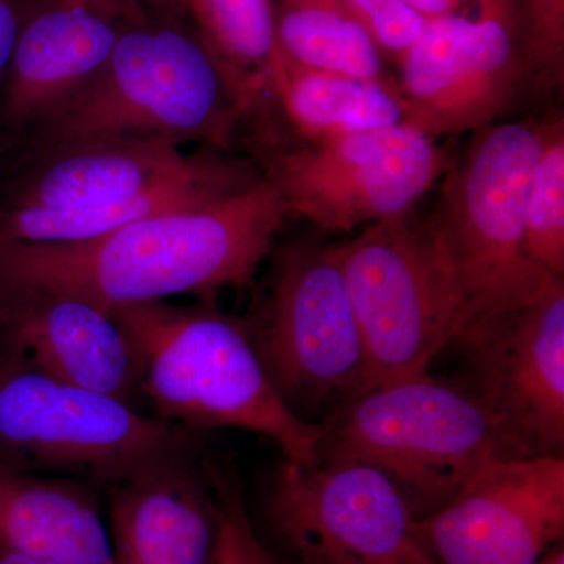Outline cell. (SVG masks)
<instances>
[{
    "mask_svg": "<svg viewBox=\"0 0 564 564\" xmlns=\"http://www.w3.org/2000/svg\"><path fill=\"white\" fill-rule=\"evenodd\" d=\"M477 17L426 21L397 66L404 126L430 139L474 133L532 85L513 0H478Z\"/></svg>",
    "mask_w": 564,
    "mask_h": 564,
    "instance_id": "obj_10",
    "label": "cell"
},
{
    "mask_svg": "<svg viewBox=\"0 0 564 564\" xmlns=\"http://www.w3.org/2000/svg\"><path fill=\"white\" fill-rule=\"evenodd\" d=\"M278 110L304 143L403 124L397 82L299 65L281 52L274 70Z\"/></svg>",
    "mask_w": 564,
    "mask_h": 564,
    "instance_id": "obj_21",
    "label": "cell"
},
{
    "mask_svg": "<svg viewBox=\"0 0 564 564\" xmlns=\"http://www.w3.org/2000/svg\"><path fill=\"white\" fill-rule=\"evenodd\" d=\"M543 139L544 122H496L474 132L445 172L432 217L462 293V333L532 306L564 281L525 250L527 187Z\"/></svg>",
    "mask_w": 564,
    "mask_h": 564,
    "instance_id": "obj_5",
    "label": "cell"
},
{
    "mask_svg": "<svg viewBox=\"0 0 564 564\" xmlns=\"http://www.w3.org/2000/svg\"><path fill=\"white\" fill-rule=\"evenodd\" d=\"M525 250L534 263L564 278V122L544 121L524 204Z\"/></svg>",
    "mask_w": 564,
    "mask_h": 564,
    "instance_id": "obj_23",
    "label": "cell"
},
{
    "mask_svg": "<svg viewBox=\"0 0 564 564\" xmlns=\"http://www.w3.org/2000/svg\"><path fill=\"white\" fill-rule=\"evenodd\" d=\"M288 209L263 176L250 187L176 207L82 242H0V281L76 296L110 314L193 295L215 303L247 288L274 247Z\"/></svg>",
    "mask_w": 564,
    "mask_h": 564,
    "instance_id": "obj_1",
    "label": "cell"
},
{
    "mask_svg": "<svg viewBox=\"0 0 564 564\" xmlns=\"http://www.w3.org/2000/svg\"><path fill=\"white\" fill-rule=\"evenodd\" d=\"M269 507L291 545H326L352 564H437L406 497L369 464L282 463Z\"/></svg>",
    "mask_w": 564,
    "mask_h": 564,
    "instance_id": "obj_12",
    "label": "cell"
},
{
    "mask_svg": "<svg viewBox=\"0 0 564 564\" xmlns=\"http://www.w3.org/2000/svg\"><path fill=\"white\" fill-rule=\"evenodd\" d=\"M242 128L239 107L191 22L161 17L129 22L102 69L28 140L33 152L101 137L232 152Z\"/></svg>",
    "mask_w": 564,
    "mask_h": 564,
    "instance_id": "obj_3",
    "label": "cell"
},
{
    "mask_svg": "<svg viewBox=\"0 0 564 564\" xmlns=\"http://www.w3.org/2000/svg\"><path fill=\"white\" fill-rule=\"evenodd\" d=\"M0 355L139 410L147 404L124 333L76 296L0 281Z\"/></svg>",
    "mask_w": 564,
    "mask_h": 564,
    "instance_id": "obj_14",
    "label": "cell"
},
{
    "mask_svg": "<svg viewBox=\"0 0 564 564\" xmlns=\"http://www.w3.org/2000/svg\"><path fill=\"white\" fill-rule=\"evenodd\" d=\"M532 85L562 87L564 0H513Z\"/></svg>",
    "mask_w": 564,
    "mask_h": 564,
    "instance_id": "obj_25",
    "label": "cell"
},
{
    "mask_svg": "<svg viewBox=\"0 0 564 564\" xmlns=\"http://www.w3.org/2000/svg\"><path fill=\"white\" fill-rule=\"evenodd\" d=\"M262 163L288 214L326 232L408 214L451 165L436 140L404 124L282 148Z\"/></svg>",
    "mask_w": 564,
    "mask_h": 564,
    "instance_id": "obj_9",
    "label": "cell"
},
{
    "mask_svg": "<svg viewBox=\"0 0 564 564\" xmlns=\"http://www.w3.org/2000/svg\"><path fill=\"white\" fill-rule=\"evenodd\" d=\"M361 328L369 389L429 373L463 328L462 293L433 217L413 210L339 243Z\"/></svg>",
    "mask_w": 564,
    "mask_h": 564,
    "instance_id": "obj_8",
    "label": "cell"
},
{
    "mask_svg": "<svg viewBox=\"0 0 564 564\" xmlns=\"http://www.w3.org/2000/svg\"><path fill=\"white\" fill-rule=\"evenodd\" d=\"M510 458L469 383L429 373L352 399L323 423L318 447V463L358 462L388 475L417 521L451 503L489 463Z\"/></svg>",
    "mask_w": 564,
    "mask_h": 564,
    "instance_id": "obj_4",
    "label": "cell"
},
{
    "mask_svg": "<svg viewBox=\"0 0 564 564\" xmlns=\"http://www.w3.org/2000/svg\"><path fill=\"white\" fill-rule=\"evenodd\" d=\"M202 451V432L0 355V466L106 489L166 456Z\"/></svg>",
    "mask_w": 564,
    "mask_h": 564,
    "instance_id": "obj_7",
    "label": "cell"
},
{
    "mask_svg": "<svg viewBox=\"0 0 564 564\" xmlns=\"http://www.w3.org/2000/svg\"><path fill=\"white\" fill-rule=\"evenodd\" d=\"M111 317L139 367L140 389L155 417L195 432L245 430L280 447L285 462L315 466L323 425L285 406L242 318L215 303L131 304Z\"/></svg>",
    "mask_w": 564,
    "mask_h": 564,
    "instance_id": "obj_2",
    "label": "cell"
},
{
    "mask_svg": "<svg viewBox=\"0 0 564 564\" xmlns=\"http://www.w3.org/2000/svg\"><path fill=\"white\" fill-rule=\"evenodd\" d=\"M128 24L85 0L24 10L0 87V129L31 135L102 69Z\"/></svg>",
    "mask_w": 564,
    "mask_h": 564,
    "instance_id": "obj_15",
    "label": "cell"
},
{
    "mask_svg": "<svg viewBox=\"0 0 564 564\" xmlns=\"http://www.w3.org/2000/svg\"><path fill=\"white\" fill-rule=\"evenodd\" d=\"M261 177L262 170L232 152L199 148L187 172L129 202L87 209H3L0 242H82L159 212L232 195Z\"/></svg>",
    "mask_w": 564,
    "mask_h": 564,
    "instance_id": "obj_19",
    "label": "cell"
},
{
    "mask_svg": "<svg viewBox=\"0 0 564 564\" xmlns=\"http://www.w3.org/2000/svg\"><path fill=\"white\" fill-rule=\"evenodd\" d=\"M117 14L126 22L144 20V18H187L182 0H85Z\"/></svg>",
    "mask_w": 564,
    "mask_h": 564,
    "instance_id": "obj_27",
    "label": "cell"
},
{
    "mask_svg": "<svg viewBox=\"0 0 564 564\" xmlns=\"http://www.w3.org/2000/svg\"><path fill=\"white\" fill-rule=\"evenodd\" d=\"M198 154L139 137L77 140L35 151L7 209H87L129 202L187 172Z\"/></svg>",
    "mask_w": 564,
    "mask_h": 564,
    "instance_id": "obj_17",
    "label": "cell"
},
{
    "mask_svg": "<svg viewBox=\"0 0 564 564\" xmlns=\"http://www.w3.org/2000/svg\"><path fill=\"white\" fill-rule=\"evenodd\" d=\"M22 13L24 9L17 0H0V87L20 33Z\"/></svg>",
    "mask_w": 564,
    "mask_h": 564,
    "instance_id": "obj_28",
    "label": "cell"
},
{
    "mask_svg": "<svg viewBox=\"0 0 564 564\" xmlns=\"http://www.w3.org/2000/svg\"><path fill=\"white\" fill-rule=\"evenodd\" d=\"M452 345L516 458L563 456L564 281L532 306L464 329Z\"/></svg>",
    "mask_w": 564,
    "mask_h": 564,
    "instance_id": "obj_11",
    "label": "cell"
},
{
    "mask_svg": "<svg viewBox=\"0 0 564 564\" xmlns=\"http://www.w3.org/2000/svg\"><path fill=\"white\" fill-rule=\"evenodd\" d=\"M206 467L217 500V536L209 564H280L254 532L237 475L215 462H206Z\"/></svg>",
    "mask_w": 564,
    "mask_h": 564,
    "instance_id": "obj_24",
    "label": "cell"
},
{
    "mask_svg": "<svg viewBox=\"0 0 564 564\" xmlns=\"http://www.w3.org/2000/svg\"><path fill=\"white\" fill-rule=\"evenodd\" d=\"M285 58L351 76L388 77L384 55L348 0H270Z\"/></svg>",
    "mask_w": 564,
    "mask_h": 564,
    "instance_id": "obj_22",
    "label": "cell"
},
{
    "mask_svg": "<svg viewBox=\"0 0 564 564\" xmlns=\"http://www.w3.org/2000/svg\"><path fill=\"white\" fill-rule=\"evenodd\" d=\"M0 564H66L55 560L40 558V556L14 554V552L0 551Z\"/></svg>",
    "mask_w": 564,
    "mask_h": 564,
    "instance_id": "obj_31",
    "label": "cell"
},
{
    "mask_svg": "<svg viewBox=\"0 0 564 564\" xmlns=\"http://www.w3.org/2000/svg\"><path fill=\"white\" fill-rule=\"evenodd\" d=\"M101 486L0 466V551L111 564Z\"/></svg>",
    "mask_w": 564,
    "mask_h": 564,
    "instance_id": "obj_18",
    "label": "cell"
},
{
    "mask_svg": "<svg viewBox=\"0 0 564 564\" xmlns=\"http://www.w3.org/2000/svg\"><path fill=\"white\" fill-rule=\"evenodd\" d=\"M292 549L302 564H352L345 556L318 543H296Z\"/></svg>",
    "mask_w": 564,
    "mask_h": 564,
    "instance_id": "obj_29",
    "label": "cell"
},
{
    "mask_svg": "<svg viewBox=\"0 0 564 564\" xmlns=\"http://www.w3.org/2000/svg\"><path fill=\"white\" fill-rule=\"evenodd\" d=\"M419 532L437 564H538L563 543V456L489 463Z\"/></svg>",
    "mask_w": 564,
    "mask_h": 564,
    "instance_id": "obj_13",
    "label": "cell"
},
{
    "mask_svg": "<svg viewBox=\"0 0 564 564\" xmlns=\"http://www.w3.org/2000/svg\"><path fill=\"white\" fill-rule=\"evenodd\" d=\"M185 17L209 52L242 115L243 126L274 141V70L281 58L270 0H182Z\"/></svg>",
    "mask_w": 564,
    "mask_h": 564,
    "instance_id": "obj_20",
    "label": "cell"
},
{
    "mask_svg": "<svg viewBox=\"0 0 564 564\" xmlns=\"http://www.w3.org/2000/svg\"><path fill=\"white\" fill-rule=\"evenodd\" d=\"M199 455L166 456L104 489L111 564H209L217 500Z\"/></svg>",
    "mask_w": 564,
    "mask_h": 564,
    "instance_id": "obj_16",
    "label": "cell"
},
{
    "mask_svg": "<svg viewBox=\"0 0 564 564\" xmlns=\"http://www.w3.org/2000/svg\"><path fill=\"white\" fill-rule=\"evenodd\" d=\"M538 564H564L563 544H556L551 551L545 552Z\"/></svg>",
    "mask_w": 564,
    "mask_h": 564,
    "instance_id": "obj_32",
    "label": "cell"
},
{
    "mask_svg": "<svg viewBox=\"0 0 564 564\" xmlns=\"http://www.w3.org/2000/svg\"><path fill=\"white\" fill-rule=\"evenodd\" d=\"M426 21L463 14L464 0H406Z\"/></svg>",
    "mask_w": 564,
    "mask_h": 564,
    "instance_id": "obj_30",
    "label": "cell"
},
{
    "mask_svg": "<svg viewBox=\"0 0 564 564\" xmlns=\"http://www.w3.org/2000/svg\"><path fill=\"white\" fill-rule=\"evenodd\" d=\"M475 2H478V0H475Z\"/></svg>",
    "mask_w": 564,
    "mask_h": 564,
    "instance_id": "obj_33",
    "label": "cell"
},
{
    "mask_svg": "<svg viewBox=\"0 0 564 564\" xmlns=\"http://www.w3.org/2000/svg\"><path fill=\"white\" fill-rule=\"evenodd\" d=\"M250 313L242 318L285 406L323 425L369 391V364L339 245L274 248Z\"/></svg>",
    "mask_w": 564,
    "mask_h": 564,
    "instance_id": "obj_6",
    "label": "cell"
},
{
    "mask_svg": "<svg viewBox=\"0 0 564 564\" xmlns=\"http://www.w3.org/2000/svg\"><path fill=\"white\" fill-rule=\"evenodd\" d=\"M386 61L399 63L425 28L426 20L406 0H348Z\"/></svg>",
    "mask_w": 564,
    "mask_h": 564,
    "instance_id": "obj_26",
    "label": "cell"
}]
</instances>
